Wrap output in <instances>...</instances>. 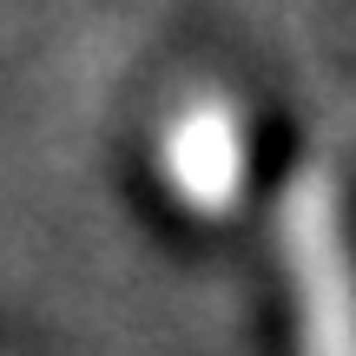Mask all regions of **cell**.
Returning a JSON list of instances; mask_svg holds the SVG:
<instances>
[{"mask_svg":"<svg viewBox=\"0 0 356 356\" xmlns=\"http://www.w3.org/2000/svg\"><path fill=\"white\" fill-rule=\"evenodd\" d=\"M284 251L297 257L310 356H356V291H350V257H343V238H337L323 178H304L284 198Z\"/></svg>","mask_w":356,"mask_h":356,"instance_id":"obj_1","label":"cell"}]
</instances>
